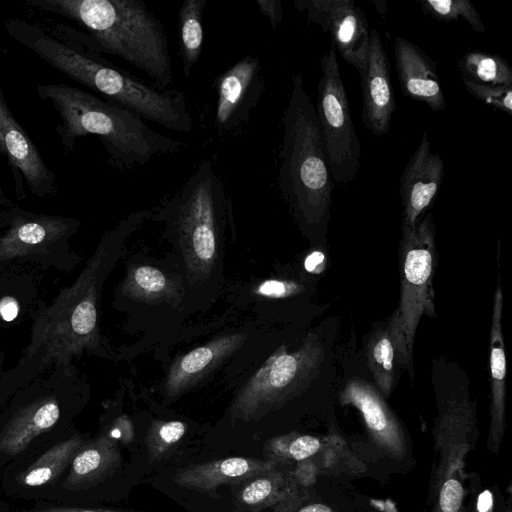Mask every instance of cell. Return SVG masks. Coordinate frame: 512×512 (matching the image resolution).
<instances>
[{
  "label": "cell",
  "instance_id": "obj_1",
  "mask_svg": "<svg viewBox=\"0 0 512 512\" xmlns=\"http://www.w3.org/2000/svg\"><path fill=\"white\" fill-rule=\"evenodd\" d=\"M151 215L135 212L107 232L74 283L63 288L33 314L30 341L17 364L0 380V409L21 387L44 372L74 365L85 352L97 350L98 302L105 279L116 263L125 238Z\"/></svg>",
  "mask_w": 512,
  "mask_h": 512
},
{
  "label": "cell",
  "instance_id": "obj_2",
  "mask_svg": "<svg viewBox=\"0 0 512 512\" xmlns=\"http://www.w3.org/2000/svg\"><path fill=\"white\" fill-rule=\"evenodd\" d=\"M5 28L12 39L49 66L106 100L166 129L180 133L192 130L193 119L181 91L150 86L97 56L98 52L84 41L90 50L87 53L59 41L25 20L9 19Z\"/></svg>",
  "mask_w": 512,
  "mask_h": 512
},
{
  "label": "cell",
  "instance_id": "obj_3",
  "mask_svg": "<svg viewBox=\"0 0 512 512\" xmlns=\"http://www.w3.org/2000/svg\"><path fill=\"white\" fill-rule=\"evenodd\" d=\"M35 9L65 17L86 30L89 46L148 75L158 89L173 81L168 37L142 0H27Z\"/></svg>",
  "mask_w": 512,
  "mask_h": 512
},
{
  "label": "cell",
  "instance_id": "obj_4",
  "mask_svg": "<svg viewBox=\"0 0 512 512\" xmlns=\"http://www.w3.org/2000/svg\"><path fill=\"white\" fill-rule=\"evenodd\" d=\"M42 100L50 101L60 116L56 133L66 150L76 139L96 136L110 164L120 170L144 165L154 157L179 152L184 144L148 126L132 111L67 84H37Z\"/></svg>",
  "mask_w": 512,
  "mask_h": 512
},
{
  "label": "cell",
  "instance_id": "obj_5",
  "mask_svg": "<svg viewBox=\"0 0 512 512\" xmlns=\"http://www.w3.org/2000/svg\"><path fill=\"white\" fill-rule=\"evenodd\" d=\"M84 400L75 365L54 367L18 389L0 409V474L74 429Z\"/></svg>",
  "mask_w": 512,
  "mask_h": 512
},
{
  "label": "cell",
  "instance_id": "obj_6",
  "mask_svg": "<svg viewBox=\"0 0 512 512\" xmlns=\"http://www.w3.org/2000/svg\"><path fill=\"white\" fill-rule=\"evenodd\" d=\"M282 125L278 173L280 191L306 229L323 230L330 215L333 181L315 107L300 73L292 77Z\"/></svg>",
  "mask_w": 512,
  "mask_h": 512
},
{
  "label": "cell",
  "instance_id": "obj_7",
  "mask_svg": "<svg viewBox=\"0 0 512 512\" xmlns=\"http://www.w3.org/2000/svg\"><path fill=\"white\" fill-rule=\"evenodd\" d=\"M224 188L214 163L205 158L155 215L178 236L188 268L196 274L208 272L216 259L228 204Z\"/></svg>",
  "mask_w": 512,
  "mask_h": 512
},
{
  "label": "cell",
  "instance_id": "obj_8",
  "mask_svg": "<svg viewBox=\"0 0 512 512\" xmlns=\"http://www.w3.org/2000/svg\"><path fill=\"white\" fill-rule=\"evenodd\" d=\"M79 228L76 218L36 214L16 205L0 233V269L72 270L79 258L69 240Z\"/></svg>",
  "mask_w": 512,
  "mask_h": 512
},
{
  "label": "cell",
  "instance_id": "obj_9",
  "mask_svg": "<svg viewBox=\"0 0 512 512\" xmlns=\"http://www.w3.org/2000/svg\"><path fill=\"white\" fill-rule=\"evenodd\" d=\"M320 71L315 107L317 124L332 181L343 185L359 172L361 147L332 44L320 60Z\"/></svg>",
  "mask_w": 512,
  "mask_h": 512
},
{
  "label": "cell",
  "instance_id": "obj_10",
  "mask_svg": "<svg viewBox=\"0 0 512 512\" xmlns=\"http://www.w3.org/2000/svg\"><path fill=\"white\" fill-rule=\"evenodd\" d=\"M323 361V346L313 334L296 351L288 352L281 346L240 390L231 407L232 417L250 420L262 415L274 403L310 383Z\"/></svg>",
  "mask_w": 512,
  "mask_h": 512
},
{
  "label": "cell",
  "instance_id": "obj_11",
  "mask_svg": "<svg viewBox=\"0 0 512 512\" xmlns=\"http://www.w3.org/2000/svg\"><path fill=\"white\" fill-rule=\"evenodd\" d=\"M435 226L427 214L414 227L402 226L399 246L400 300L397 308L410 352L420 319L435 317L433 278Z\"/></svg>",
  "mask_w": 512,
  "mask_h": 512
},
{
  "label": "cell",
  "instance_id": "obj_12",
  "mask_svg": "<svg viewBox=\"0 0 512 512\" xmlns=\"http://www.w3.org/2000/svg\"><path fill=\"white\" fill-rule=\"evenodd\" d=\"M88 439V434L74 428L7 467L0 474L2 492L10 499L30 503L44 501Z\"/></svg>",
  "mask_w": 512,
  "mask_h": 512
},
{
  "label": "cell",
  "instance_id": "obj_13",
  "mask_svg": "<svg viewBox=\"0 0 512 512\" xmlns=\"http://www.w3.org/2000/svg\"><path fill=\"white\" fill-rule=\"evenodd\" d=\"M119 464L118 441L103 430L76 452L61 480L42 502L87 506Z\"/></svg>",
  "mask_w": 512,
  "mask_h": 512
},
{
  "label": "cell",
  "instance_id": "obj_14",
  "mask_svg": "<svg viewBox=\"0 0 512 512\" xmlns=\"http://www.w3.org/2000/svg\"><path fill=\"white\" fill-rule=\"evenodd\" d=\"M295 8L306 13L307 23H315L331 37L341 57L362 76L370 43L368 23L354 0H294Z\"/></svg>",
  "mask_w": 512,
  "mask_h": 512
},
{
  "label": "cell",
  "instance_id": "obj_15",
  "mask_svg": "<svg viewBox=\"0 0 512 512\" xmlns=\"http://www.w3.org/2000/svg\"><path fill=\"white\" fill-rule=\"evenodd\" d=\"M0 154L10 167L19 199L25 197V188L36 197L57 194L56 175L47 166L40 151L13 115L1 85Z\"/></svg>",
  "mask_w": 512,
  "mask_h": 512
},
{
  "label": "cell",
  "instance_id": "obj_16",
  "mask_svg": "<svg viewBox=\"0 0 512 512\" xmlns=\"http://www.w3.org/2000/svg\"><path fill=\"white\" fill-rule=\"evenodd\" d=\"M217 99L214 124L222 136L235 134L250 119L264 91L260 59L247 55L234 63L213 82Z\"/></svg>",
  "mask_w": 512,
  "mask_h": 512
},
{
  "label": "cell",
  "instance_id": "obj_17",
  "mask_svg": "<svg viewBox=\"0 0 512 512\" xmlns=\"http://www.w3.org/2000/svg\"><path fill=\"white\" fill-rule=\"evenodd\" d=\"M443 175L442 157L432 152L428 134L424 132L400 177L402 226L414 227L419 222L420 216L434 201L441 187Z\"/></svg>",
  "mask_w": 512,
  "mask_h": 512
},
{
  "label": "cell",
  "instance_id": "obj_18",
  "mask_svg": "<svg viewBox=\"0 0 512 512\" xmlns=\"http://www.w3.org/2000/svg\"><path fill=\"white\" fill-rule=\"evenodd\" d=\"M362 118L373 135L388 133L395 111V95L390 76L389 60L377 30L370 31L366 69L361 76Z\"/></svg>",
  "mask_w": 512,
  "mask_h": 512
},
{
  "label": "cell",
  "instance_id": "obj_19",
  "mask_svg": "<svg viewBox=\"0 0 512 512\" xmlns=\"http://www.w3.org/2000/svg\"><path fill=\"white\" fill-rule=\"evenodd\" d=\"M365 354L376 385L386 395L392 392L402 370H407L413 379L412 352L397 309L384 326L371 334Z\"/></svg>",
  "mask_w": 512,
  "mask_h": 512
},
{
  "label": "cell",
  "instance_id": "obj_20",
  "mask_svg": "<svg viewBox=\"0 0 512 512\" xmlns=\"http://www.w3.org/2000/svg\"><path fill=\"white\" fill-rule=\"evenodd\" d=\"M395 67L403 93L435 112L445 110V98L436 63L420 47L403 37L394 44Z\"/></svg>",
  "mask_w": 512,
  "mask_h": 512
},
{
  "label": "cell",
  "instance_id": "obj_21",
  "mask_svg": "<svg viewBox=\"0 0 512 512\" xmlns=\"http://www.w3.org/2000/svg\"><path fill=\"white\" fill-rule=\"evenodd\" d=\"M274 467V462L248 457H230L179 470L174 482L183 488L211 492L222 484L245 483Z\"/></svg>",
  "mask_w": 512,
  "mask_h": 512
},
{
  "label": "cell",
  "instance_id": "obj_22",
  "mask_svg": "<svg viewBox=\"0 0 512 512\" xmlns=\"http://www.w3.org/2000/svg\"><path fill=\"white\" fill-rule=\"evenodd\" d=\"M245 339L246 336L242 333L226 335L178 358L171 366L167 376L165 387L168 395L176 396L192 386L224 358L237 350Z\"/></svg>",
  "mask_w": 512,
  "mask_h": 512
},
{
  "label": "cell",
  "instance_id": "obj_23",
  "mask_svg": "<svg viewBox=\"0 0 512 512\" xmlns=\"http://www.w3.org/2000/svg\"><path fill=\"white\" fill-rule=\"evenodd\" d=\"M44 302L40 280L21 267L9 268L0 275V328L18 325Z\"/></svg>",
  "mask_w": 512,
  "mask_h": 512
},
{
  "label": "cell",
  "instance_id": "obj_24",
  "mask_svg": "<svg viewBox=\"0 0 512 512\" xmlns=\"http://www.w3.org/2000/svg\"><path fill=\"white\" fill-rule=\"evenodd\" d=\"M503 303V293L498 279L493 301L489 356L492 410L496 422L502 419L505 401L506 354L502 334Z\"/></svg>",
  "mask_w": 512,
  "mask_h": 512
},
{
  "label": "cell",
  "instance_id": "obj_25",
  "mask_svg": "<svg viewBox=\"0 0 512 512\" xmlns=\"http://www.w3.org/2000/svg\"><path fill=\"white\" fill-rule=\"evenodd\" d=\"M207 0H185L178 13L179 50L183 74L188 77L203 50V13Z\"/></svg>",
  "mask_w": 512,
  "mask_h": 512
},
{
  "label": "cell",
  "instance_id": "obj_26",
  "mask_svg": "<svg viewBox=\"0 0 512 512\" xmlns=\"http://www.w3.org/2000/svg\"><path fill=\"white\" fill-rule=\"evenodd\" d=\"M461 78L475 83L512 87V69L501 56L469 51L458 60Z\"/></svg>",
  "mask_w": 512,
  "mask_h": 512
},
{
  "label": "cell",
  "instance_id": "obj_27",
  "mask_svg": "<svg viewBox=\"0 0 512 512\" xmlns=\"http://www.w3.org/2000/svg\"><path fill=\"white\" fill-rule=\"evenodd\" d=\"M287 493L283 475L271 469L246 481L238 498L243 505L258 510L280 502Z\"/></svg>",
  "mask_w": 512,
  "mask_h": 512
},
{
  "label": "cell",
  "instance_id": "obj_28",
  "mask_svg": "<svg viewBox=\"0 0 512 512\" xmlns=\"http://www.w3.org/2000/svg\"><path fill=\"white\" fill-rule=\"evenodd\" d=\"M123 291L133 298L144 300H154L174 294L168 278L159 269L147 265L130 269Z\"/></svg>",
  "mask_w": 512,
  "mask_h": 512
},
{
  "label": "cell",
  "instance_id": "obj_29",
  "mask_svg": "<svg viewBox=\"0 0 512 512\" xmlns=\"http://www.w3.org/2000/svg\"><path fill=\"white\" fill-rule=\"evenodd\" d=\"M425 15L441 22L464 19L475 32H484L485 25L475 6L467 0H420Z\"/></svg>",
  "mask_w": 512,
  "mask_h": 512
},
{
  "label": "cell",
  "instance_id": "obj_30",
  "mask_svg": "<svg viewBox=\"0 0 512 512\" xmlns=\"http://www.w3.org/2000/svg\"><path fill=\"white\" fill-rule=\"evenodd\" d=\"M186 432L181 421H156L152 423L145 437V444L151 461L164 458L180 442Z\"/></svg>",
  "mask_w": 512,
  "mask_h": 512
},
{
  "label": "cell",
  "instance_id": "obj_31",
  "mask_svg": "<svg viewBox=\"0 0 512 512\" xmlns=\"http://www.w3.org/2000/svg\"><path fill=\"white\" fill-rule=\"evenodd\" d=\"M465 89L478 101L512 115V87L475 83L462 78Z\"/></svg>",
  "mask_w": 512,
  "mask_h": 512
},
{
  "label": "cell",
  "instance_id": "obj_32",
  "mask_svg": "<svg viewBox=\"0 0 512 512\" xmlns=\"http://www.w3.org/2000/svg\"><path fill=\"white\" fill-rule=\"evenodd\" d=\"M320 448V442L317 438L303 435L293 439L286 448L279 447H268L265 450L268 453V457H279L285 452V454L294 460H304L314 455Z\"/></svg>",
  "mask_w": 512,
  "mask_h": 512
},
{
  "label": "cell",
  "instance_id": "obj_33",
  "mask_svg": "<svg viewBox=\"0 0 512 512\" xmlns=\"http://www.w3.org/2000/svg\"><path fill=\"white\" fill-rule=\"evenodd\" d=\"M21 512H128L108 508H99L84 505H70L49 502L31 503L25 507H20Z\"/></svg>",
  "mask_w": 512,
  "mask_h": 512
},
{
  "label": "cell",
  "instance_id": "obj_34",
  "mask_svg": "<svg viewBox=\"0 0 512 512\" xmlns=\"http://www.w3.org/2000/svg\"><path fill=\"white\" fill-rule=\"evenodd\" d=\"M463 487L455 479L447 480L440 492V507L443 512H458L462 499Z\"/></svg>",
  "mask_w": 512,
  "mask_h": 512
},
{
  "label": "cell",
  "instance_id": "obj_35",
  "mask_svg": "<svg viewBox=\"0 0 512 512\" xmlns=\"http://www.w3.org/2000/svg\"><path fill=\"white\" fill-rule=\"evenodd\" d=\"M302 290L298 283L282 280H266L256 289V293L269 298L287 297Z\"/></svg>",
  "mask_w": 512,
  "mask_h": 512
},
{
  "label": "cell",
  "instance_id": "obj_36",
  "mask_svg": "<svg viewBox=\"0 0 512 512\" xmlns=\"http://www.w3.org/2000/svg\"><path fill=\"white\" fill-rule=\"evenodd\" d=\"M255 3L259 11L269 19L273 29L281 25L284 11L280 0H256Z\"/></svg>",
  "mask_w": 512,
  "mask_h": 512
},
{
  "label": "cell",
  "instance_id": "obj_37",
  "mask_svg": "<svg viewBox=\"0 0 512 512\" xmlns=\"http://www.w3.org/2000/svg\"><path fill=\"white\" fill-rule=\"evenodd\" d=\"M16 204H14L4 193L2 187L0 186V233L6 228L8 225L11 214L15 208Z\"/></svg>",
  "mask_w": 512,
  "mask_h": 512
},
{
  "label": "cell",
  "instance_id": "obj_38",
  "mask_svg": "<svg viewBox=\"0 0 512 512\" xmlns=\"http://www.w3.org/2000/svg\"><path fill=\"white\" fill-rule=\"evenodd\" d=\"M325 256L321 251L310 253L305 261L304 267L310 273H320L324 269Z\"/></svg>",
  "mask_w": 512,
  "mask_h": 512
},
{
  "label": "cell",
  "instance_id": "obj_39",
  "mask_svg": "<svg viewBox=\"0 0 512 512\" xmlns=\"http://www.w3.org/2000/svg\"><path fill=\"white\" fill-rule=\"evenodd\" d=\"M492 506V495L489 491H484L478 498L477 508L479 512H486Z\"/></svg>",
  "mask_w": 512,
  "mask_h": 512
},
{
  "label": "cell",
  "instance_id": "obj_40",
  "mask_svg": "<svg viewBox=\"0 0 512 512\" xmlns=\"http://www.w3.org/2000/svg\"><path fill=\"white\" fill-rule=\"evenodd\" d=\"M298 512H332L329 507L323 504H311L301 508Z\"/></svg>",
  "mask_w": 512,
  "mask_h": 512
},
{
  "label": "cell",
  "instance_id": "obj_41",
  "mask_svg": "<svg viewBox=\"0 0 512 512\" xmlns=\"http://www.w3.org/2000/svg\"><path fill=\"white\" fill-rule=\"evenodd\" d=\"M0 512H21L20 507L0 497Z\"/></svg>",
  "mask_w": 512,
  "mask_h": 512
},
{
  "label": "cell",
  "instance_id": "obj_42",
  "mask_svg": "<svg viewBox=\"0 0 512 512\" xmlns=\"http://www.w3.org/2000/svg\"><path fill=\"white\" fill-rule=\"evenodd\" d=\"M372 3L375 5L377 11L379 12V14L384 17L385 14H386V5H387V2L386 1H372Z\"/></svg>",
  "mask_w": 512,
  "mask_h": 512
},
{
  "label": "cell",
  "instance_id": "obj_43",
  "mask_svg": "<svg viewBox=\"0 0 512 512\" xmlns=\"http://www.w3.org/2000/svg\"><path fill=\"white\" fill-rule=\"evenodd\" d=\"M4 360H5V355L2 351V349L0 348V380L2 378L3 372L5 371L4 370Z\"/></svg>",
  "mask_w": 512,
  "mask_h": 512
}]
</instances>
